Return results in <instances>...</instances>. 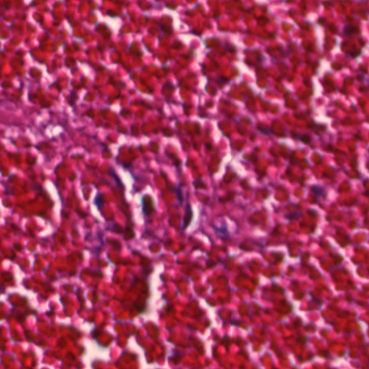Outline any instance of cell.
<instances>
[{
	"label": "cell",
	"mask_w": 369,
	"mask_h": 369,
	"mask_svg": "<svg viewBox=\"0 0 369 369\" xmlns=\"http://www.w3.org/2000/svg\"><path fill=\"white\" fill-rule=\"evenodd\" d=\"M142 212L146 217H150L152 215L156 213V206L154 199L148 194L144 195L141 199Z\"/></svg>",
	"instance_id": "obj_1"
},
{
	"label": "cell",
	"mask_w": 369,
	"mask_h": 369,
	"mask_svg": "<svg viewBox=\"0 0 369 369\" xmlns=\"http://www.w3.org/2000/svg\"><path fill=\"white\" fill-rule=\"evenodd\" d=\"M360 52H361V51H360V49H358V50L357 49V50L352 51H347V53L348 55H350V56H352V57L355 58L356 57V56H358V55L360 53Z\"/></svg>",
	"instance_id": "obj_15"
},
{
	"label": "cell",
	"mask_w": 369,
	"mask_h": 369,
	"mask_svg": "<svg viewBox=\"0 0 369 369\" xmlns=\"http://www.w3.org/2000/svg\"><path fill=\"white\" fill-rule=\"evenodd\" d=\"M175 192H176L177 196V200H179V202H182L183 200V198H182V190H181V187H177V188H175Z\"/></svg>",
	"instance_id": "obj_12"
},
{
	"label": "cell",
	"mask_w": 369,
	"mask_h": 369,
	"mask_svg": "<svg viewBox=\"0 0 369 369\" xmlns=\"http://www.w3.org/2000/svg\"><path fill=\"white\" fill-rule=\"evenodd\" d=\"M108 174H109V175H110V176L112 177H113L114 179H115V182H116V183H117V185H118V187H119L120 188H121V189H122L123 190H124V185H123V182H122V181H121V179H120L119 177H118V175H116V173H115V171H114L113 168H110V169H109V170H108Z\"/></svg>",
	"instance_id": "obj_6"
},
{
	"label": "cell",
	"mask_w": 369,
	"mask_h": 369,
	"mask_svg": "<svg viewBox=\"0 0 369 369\" xmlns=\"http://www.w3.org/2000/svg\"><path fill=\"white\" fill-rule=\"evenodd\" d=\"M193 186L196 187V189H206V186L202 181L196 180L193 182Z\"/></svg>",
	"instance_id": "obj_10"
},
{
	"label": "cell",
	"mask_w": 369,
	"mask_h": 369,
	"mask_svg": "<svg viewBox=\"0 0 369 369\" xmlns=\"http://www.w3.org/2000/svg\"><path fill=\"white\" fill-rule=\"evenodd\" d=\"M360 29L357 26L353 25H347L344 28V33L346 35H354V34L360 33Z\"/></svg>",
	"instance_id": "obj_5"
},
{
	"label": "cell",
	"mask_w": 369,
	"mask_h": 369,
	"mask_svg": "<svg viewBox=\"0 0 369 369\" xmlns=\"http://www.w3.org/2000/svg\"><path fill=\"white\" fill-rule=\"evenodd\" d=\"M257 129L259 130V131H260L262 133V134H271V132L272 131H271V129H267V128H261V127H260V126H257Z\"/></svg>",
	"instance_id": "obj_16"
},
{
	"label": "cell",
	"mask_w": 369,
	"mask_h": 369,
	"mask_svg": "<svg viewBox=\"0 0 369 369\" xmlns=\"http://www.w3.org/2000/svg\"><path fill=\"white\" fill-rule=\"evenodd\" d=\"M311 190L315 194L320 195L322 196H323V194L324 193V189L320 186H312V187H311Z\"/></svg>",
	"instance_id": "obj_8"
},
{
	"label": "cell",
	"mask_w": 369,
	"mask_h": 369,
	"mask_svg": "<svg viewBox=\"0 0 369 369\" xmlns=\"http://www.w3.org/2000/svg\"><path fill=\"white\" fill-rule=\"evenodd\" d=\"M107 229L110 230V231H113L114 233H116V234H121L123 233V230L124 229L122 228L120 224H117V223L114 222L113 223L112 225L110 226V227H107Z\"/></svg>",
	"instance_id": "obj_7"
},
{
	"label": "cell",
	"mask_w": 369,
	"mask_h": 369,
	"mask_svg": "<svg viewBox=\"0 0 369 369\" xmlns=\"http://www.w3.org/2000/svg\"><path fill=\"white\" fill-rule=\"evenodd\" d=\"M216 82L219 83L220 84H227V82H229V79L227 77H224V76H219L217 79H216Z\"/></svg>",
	"instance_id": "obj_11"
},
{
	"label": "cell",
	"mask_w": 369,
	"mask_h": 369,
	"mask_svg": "<svg viewBox=\"0 0 369 369\" xmlns=\"http://www.w3.org/2000/svg\"><path fill=\"white\" fill-rule=\"evenodd\" d=\"M94 206L97 207V208L100 211H101L105 204V200H104V197H103V193H97V195H96V196L94 197Z\"/></svg>",
	"instance_id": "obj_4"
},
{
	"label": "cell",
	"mask_w": 369,
	"mask_h": 369,
	"mask_svg": "<svg viewBox=\"0 0 369 369\" xmlns=\"http://www.w3.org/2000/svg\"><path fill=\"white\" fill-rule=\"evenodd\" d=\"M299 215L297 214L296 213H289V214H285V217L286 219H289V220H294V219H297L299 218Z\"/></svg>",
	"instance_id": "obj_13"
},
{
	"label": "cell",
	"mask_w": 369,
	"mask_h": 369,
	"mask_svg": "<svg viewBox=\"0 0 369 369\" xmlns=\"http://www.w3.org/2000/svg\"><path fill=\"white\" fill-rule=\"evenodd\" d=\"M299 138H300V140L302 141V142L306 144H309L310 141H312V137H311L310 135H309V134H303V135L301 136Z\"/></svg>",
	"instance_id": "obj_9"
},
{
	"label": "cell",
	"mask_w": 369,
	"mask_h": 369,
	"mask_svg": "<svg viewBox=\"0 0 369 369\" xmlns=\"http://www.w3.org/2000/svg\"><path fill=\"white\" fill-rule=\"evenodd\" d=\"M110 243L111 244H112V246H114V247H115V246H116V248H115L116 250H119V251L121 250V243H120L119 241H117V240H115V239H112L111 241L110 242Z\"/></svg>",
	"instance_id": "obj_14"
},
{
	"label": "cell",
	"mask_w": 369,
	"mask_h": 369,
	"mask_svg": "<svg viewBox=\"0 0 369 369\" xmlns=\"http://www.w3.org/2000/svg\"><path fill=\"white\" fill-rule=\"evenodd\" d=\"M134 222H133V221L131 220V217L130 219H128V221H127L126 223V226L124 228L123 230V237L126 241H128V240H131L132 239H134L135 237V231H134Z\"/></svg>",
	"instance_id": "obj_3"
},
{
	"label": "cell",
	"mask_w": 369,
	"mask_h": 369,
	"mask_svg": "<svg viewBox=\"0 0 369 369\" xmlns=\"http://www.w3.org/2000/svg\"><path fill=\"white\" fill-rule=\"evenodd\" d=\"M193 218V211L190 203H187L186 206V212L183 217L182 222V230H186L190 225Z\"/></svg>",
	"instance_id": "obj_2"
}]
</instances>
